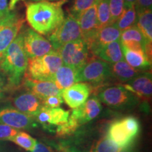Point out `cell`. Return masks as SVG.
Instances as JSON below:
<instances>
[{
    "label": "cell",
    "instance_id": "25",
    "mask_svg": "<svg viewBox=\"0 0 152 152\" xmlns=\"http://www.w3.org/2000/svg\"><path fill=\"white\" fill-rule=\"evenodd\" d=\"M136 20L137 13L134 6L130 8H124V10L118 20L112 25L119 30L123 31L135 26Z\"/></svg>",
    "mask_w": 152,
    "mask_h": 152
},
{
    "label": "cell",
    "instance_id": "7",
    "mask_svg": "<svg viewBox=\"0 0 152 152\" xmlns=\"http://www.w3.org/2000/svg\"><path fill=\"white\" fill-rule=\"evenodd\" d=\"M48 36V40L52 44L53 49L56 51L66 44L83 39L78 23L71 14L64 18L61 23Z\"/></svg>",
    "mask_w": 152,
    "mask_h": 152
},
{
    "label": "cell",
    "instance_id": "4",
    "mask_svg": "<svg viewBox=\"0 0 152 152\" xmlns=\"http://www.w3.org/2000/svg\"><path fill=\"white\" fill-rule=\"evenodd\" d=\"M140 132V123L134 116H126L110 124L106 136L118 147L123 148L131 145Z\"/></svg>",
    "mask_w": 152,
    "mask_h": 152
},
{
    "label": "cell",
    "instance_id": "20",
    "mask_svg": "<svg viewBox=\"0 0 152 152\" xmlns=\"http://www.w3.org/2000/svg\"><path fill=\"white\" fill-rule=\"evenodd\" d=\"M92 54L104 61L109 64H115L123 59L122 45L121 41L113 42L100 47L92 52Z\"/></svg>",
    "mask_w": 152,
    "mask_h": 152
},
{
    "label": "cell",
    "instance_id": "1",
    "mask_svg": "<svg viewBox=\"0 0 152 152\" xmlns=\"http://www.w3.org/2000/svg\"><path fill=\"white\" fill-rule=\"evenodd\" d=\"M66 1H41L29 2L26 7V20L33 30L49 35L64 19L62 5Z\"/></svg>",
    "mask_w": 152,
    "mask_h": 152
},
{
    "label": "cell",
    "instance_id": "38",
    "mask_svg": "<svg viewBox=\"0 0 152 152\" xmlns=\"http://www.w3.org/2000/svg\"><path fill=\"white\" fill-rule=\"evenodd\" d=\"M5 85H4V80L0 73V99L4 96V92Z\"/></svg>",
    "mask_w": 152,
    "mask_h": 152
},
{
    "label": "cell",
    "instance_id": "13",
    "mask_svg": "<svg viewBox=\"0 0 152 152\" xmlns=\"http://www.w3.org/2000/svg\"><path fill=\"white\" fill-rule=\"evenodd\" d=\"M35 119L31 115L22 113L18 110L5 108L0 109V123L9 125L15 129H30L35 125Z\"/></svg>",
    "mask_w": 152,
    "mask_h": 152
},
{
    "label": "cell",
    "instance_id": "29",
    "mask_svg": "<svg viewBox=\"0 0 152 152\" xmlns=\"http://www.w3.org/2000/svg\"><path fill=\"white\" fill-rule=\"evenodd\" d=\"M121 149L113 143L107 136L102 137L95 147L96 152H119Z\"/></svg>",
    "mask_w": 152,
    "mask_h": 152
},
{
    "label": "cell",
    "instance_id": "43",
    "mask_svg": "<svg viewBox=\"0 0 152 152\" xmlns=\"http://www.w3.org/2000/svg\"><path fill=\"white\" fill-rule=\"evenodd\" d=\"M89 152H96V151H95V150H91V151H90Z\"/></svg>",
    "mask_w": 152,
    "mask_h": 152
},
{
    "label": "cell",
    "instance_id": "2",
    "mask_svg": "<svg viewBox=\"0 0 152 152\" xmlns=\"http://www.w3.org/2000/svg\"><path fill=\"white\" fill-rule=\"evenodd\" d=\"M28 58L23 47V33L20 32L6 51L0 70L7 77L10 88L18 87L28 67Z\"/></svg>",
    "mask_w": 152,
    "mask_h": 152
},
{
    "label": "cell",
    "instance_id": "40",
    "mask_svg": "<svg viewBox=\"0 0 152 152\" xmlns=\"http://www.w3.org/2000/svg\"><path fill=\"white\" fill-rule=\"evenodd\" d=\"M20 1H23V0H10L9 1V8L10 11H13L16 7V4Z\"/></svg>",
    "mask_w": 152,
    "mask_h": 152
},
{
    "label": "cell",
    "instance_id": "15",
    "mask_svg": "<svg viewBox=\"0 0 152 152\" xmlns=\"http://www.w3.org/2000/svg\"><path fill=\"white\" fill-rule=\"evenodd\" d=\"M102 110V106L99 98L92 96L90 99H87L81 106L74 109L70 115L74 118L80 125L97 117Z\"/></svg>",
    "mask_w": 152,
    "mask_h": 152
},
{
    "label": "cell",
    "instance_id": "6",
    "mask_svg": "<svg viewBox=\"0 0 152 152\" xmlns=\"http://www.w3.org/2000/svg\"><path fill=\"white\" fill-rule=\"evenodd\" d=\"M111 79L109 64L95 56L89 58L86 64L77 71V83L87 82L99 87Z\"/></svg>",
    "mask_w": 152,
    "mask_h": 152
},
{
    "label": "cell",
    "instance_id": "8",
    "mask_svg": "<svg viewBox=\"0 0 152 152\" xmlns=\"http://www.w3.org/2000/svg\"><path fill=\"white\" fill-rule=\"evenodd\" d=\"M58 52L61 56L63 64L71 67L77 71L81 69L90 58V50L86 42L83 39L63 45Z\"/></svg>",
    "mask_w": 152,
    "mask_h": 152
},
{
    "label": "cell",
    "instance_id": "21",
    "mask_svg": "<svg viewBox=\"0 0 152 152\" xmlns=\"http://www.w3.org/2000/svg\"><path fill=\"white\" fill-rule=\"evenodd\" d=\"M112 79L121 83H128L141 73L140 70L132 68L125 61L124 58L115 64H109Z\"/></svg>",
    "mask_w": 152,
    "mask_h": 152
},
{
    "label": "cell",
    "instance_id": "5",
    "mask_svg": "<svg viewBox=\"0 0 152 152\" xmlns=\"http://www.w3.org/2000/svg\"><path fill=\"white\" fill-rule=\"evenodd\" d=\"M99 99L114 109H128L137 105L140 98L123 85L106 87L99 92Z\"/></svg>",
    "mask_w": 152,
    "mask_h": 152
},
{
    "label": "cell",
    "instance_id": "34",
    "mask_svg": "<svg viewBox=\"0 0 152 152\" xmlns=\"http://www.w3.org/2000/svg\"><path fill=\"white\" fill-rule=\"evenodd\" d=\"M151 7L152 0H137L134 5V9H135L137 14L151 9Z\"/></svg>",
    "mask_w": 152,
    "mask_h": 152
},
{
    "label": "cell",
    "instance_id": "3",
    "mask_svg": "<svg viewBox=\"0 0 152 152\" xmlns=\"http://www.w3.org/2000/svg\"><path fill=\"white\" fill-rule=\"evenodd\" d=\"M63 65L61 56L56 50H52L42 56L28 58L26 78L39 81L53 82L57 70Z\"/></svg>",
    "mask_w": 152,
    "mask_h": 152
},
{
    "label": "cell",
    "instance_id": "28",
    "mask_svg": "<svg viewBox=\"0 0 152 152\" xmlns=\"http://www.w3.org/2000/svg\"><path fill=\"white\" fill-rule=\"evenodd\" d=\"M79 126L78 122L74 118L69 115V118L66 123L56 126V134L58 136L70 135L75 132Z\"/></svg>",
    "mask_w": 152,
    "mask_h": 152
},
{
    "label": "cell",
    "instance_id": "35",
    "mask_svg": "<svg viewBox=\"0 0 152 152\" xmlns=\"http://www.w3.org/2000/svg\"><path fill=\"white\" fill-rule=\"evenodd\" d=\"M30 152H56V151L51 146L37 142L34 149Z\"/></svg>",
    "mask_w": 152,
    "mask_h": 152
},
{
    "label": "cell",
    "instance_id": "30",
    "mask_svg": "<svg viewBox=\"0 0 152 152\" xmlns=\"http://www.w3.org/2000/svg\"><path fill=\"white\" fill-rule=\"evenodd\" d=\"M96 0H74L71 10V15L77 19L80 15L94 4Z\"/></svg>",
    "mask_w": 152,
    "mask_h": 152
},
{
    "label": "cell",
    "instance_id": "33",
    "mask_svg": "<svg viewBox=\"0 0 152 152\" xmlns=\"http://www.w3.org/2000/svg\"><path fill=\"white\" fill-rule=\"evenodd\" d=\"M18 130L9 125L0 123V140H8L11 141V139L16 135Z\"/></svg>",
    "mask_w": 152,
    "mask_h": 152
},
{
    "label": "cell",
    "instance_id": "41",
    "mask_svg": "<svg viewBox=\"0 0 152 152\" xmlns=\"http://www.w3.org/2000/svg\"><path fill=\"white\" fill-rule=\"evenodd\" d=\"M29 2H35V1H63V0H28ZM67 1V0H65Z\"/></svg>",
    "mask_w": 152,
    "mask_h": 152
},
{
    "label": "cell",
    "instance_id": "17",
    "mask_svg": "<svg viewBox=\"0 0 152 152\" xmlns=\"http://www.w3.org/2000/svg\"><path fill=\"white\" fill-rule=\"evenodd\" d=\"M123 86L139 98L149 99L152 94L151 74L141 73Z\"/></svg>",
    "mask_w": 152,
    "mask_h": 152
},
{
    "label": "cell",
    "instance_id": "23",
    "mask_svg": "<svg viewBox=\"0 0 152 152\" xmlns=\"http://www.w3.org/2000/svg\"><path fill=\"white\" fill-rule=\"evenodd\" d=\"M53 83L60 90H65L77 83V71L63 64L55 73Z\"/></svg>",
    "mask_w": 152,
    "mask_h": 152
},
{
    "label": "cell",
    "instance_id": "24",
    "mask_svg": "<svg viewBox=\"0 0 152 152\" xmlns=\"http://www.w3.org/2000/svg\"><path fill=\"white\" fill-rule=\"evenodd\" d=\"M135 26L144 35L147 43L152 42V11L151 9L137 14Z\"/></svg>",
    "mask_w": 152,
    "mask_h": 152
},
{
    "label": "cell",
    "instance_id": "36",
    "mask_svg": "<svg viewBox=\"0 0 152 152\" xmlns=\"http://www.w3.org/2000/svg\"><path fill=\"white\" fill-rule=\"evenodd\" d=\"M10 12L8 0H0V18L5 16Z\"/></svg>",
    "mask_w": 152,
    "mask_h": 152
},
{
    "label": "cell",
    "instance_id": "26",
    "mask_svg": "<svg viewBox=\"0 0 152 152\" xmlns=\"http://www.w3.org/2000/svg\"><path fill=\"white\" fill-rule=\"evenodd\" d=\"M96 18L99 29L111 25L109 0H98L96 7Z\"/></svg>",
    "mask_w": 152,
    "mask_h": 152
},
{
    "label": "cell",
    "instance_id": "10",
    "mask_svg": "<svg viewBox=\"0 0 152 152\" xmlns=\"http://www.w3.org/2000/svg\"><path fill=\"white\" fill-rule=\"evenodd\" d=\"M23 33L24 50L28 58L42 56L54 50L50 42L34 30L28 28Z\"/></svg>",
    "mask_w": 152,
    "mask_h": 152
},
{
    "label": "cell",
    "instance_id": "37",
    "mask_svg": "<svg viewBox=\"0 0 152 152\" xmlns=\"http://www.w3.org/2000/svg\"><path fill=\"white\" fill-rule=\"evenodd\" d=\"M119 152H139V151L137 148L134 144H132L131 145L128 146V147L121 149Z\"/></svg>",
    "mask_w": 152,
    "mask_h": 152
},
{
    "label": "cell",
    "instance_id": "42",
    "mask_svg": "<svg viewBox=\"0 0 152 152\" xmlns=\"http://www.w3.org/2000/svg\"><path fill=\"white\" fill-rule=\"evenodd\" d=\"M64 152H80V151L74 149H66L64 150Z\"/></svg>",
    "mask_w": 152,
    "mask_h": 152
},
{
    "label": "cell",
    "instance_id": "16",
    "mask_svg": "<svg viewBox=\"0 0 152 152\" xmlns=\"http://www.w3.org/2000/svg\"><path fill=\"white\" fill-rule=\"evenodd\" d=\"M97 1L98 0H96L94 4L76 19L83 33V39L86 42L90 40L99 29L96 18Z\"/></svg>",
    "mask_w": 152,
    "mask_h": 152
},
{
    "label": "cell",
    "instance_id": "19",
    "mask_svg": "<svg viewBox=\"0 0 152 152\" xmlns=\"http://www.w3.org/2000/svg\"><path fill=\"white\" fill-rule=\"evenodd\" d=\"M13 103L19 111L33 117L42 106V101L30 92L18 95L14 98Z\"/></svg>",
    "mask_w": 152,
    "mask_h": 152
},
{
    "label": "cell",
    "instance_id": "9",
    "mask_svg": "<svg viewBox=\"0 0 152 152\" xmlns=\"http://www.w3.org/2000/svg\"><path fill=\"white\" fill-rule=\"evenodd\" d=\"M25 19L14 11L0 18V62L7 49L23 27Z\"/></svg>",
    "mask_w": 152,
    "mask_h": 152
},
{
    "label": "cell",
    "instance_id": "32",
    "mask_svg": "<svg viewBox=\"0 0 152 152\" xmlns=\"http://www.w3.org/2000/svg\"><path fill=\"white\" fill-rule=\"evenodd\" d=\"M63 103H64V99H63L61 94L49 96L42 101V106L45 107L49 108V109L59 108Z\"/></svg>",
    "mask_w": 152,
    "mask_h": 152
},
{
    "label": "cell",
    "instance_id": "27",
    "mask_svg": "<svg viewBox=\"0 0 152 152\" xmlns=\"http://www.w3.org/2000/svg\"><path fill=\"white\" fill-rule=\"evenodd\" d=\"M11 141L14 142L23 149L29 151H31L34 149L37 142L35 139L32 137L28 133L20 132V131H18L16 135L11 139Z\"/></svg>",
    "mask_w": 152,
    "mask_h": 152
},
{
    "label": "cell",
    "instance_id": "39",
    "mask_svg": "<svg viewBox=\"0 0 152 152\" xmlns=\"http://www.w3.org/2000/svg\"><path fill=\"white\" fill-rule=\"evenodd\" d=\"M137 0H123L124 4V8H130V7H134L135 5Z\"/></svg>",
    "mask_w": 152,
    "mask_h": 152
},
{
    "label": "cell",
    "instance_id": "31",
    "mask_svg": "<svg viewBox=\"0 0 152 152\" xmlns=\"http://www.w3.org/2000/svg\"><path fill=\"white\" fill-rule=\"evenodd\" d=\"M110 14H111V25L113 24L124 10L123 0H109Z\"/></svg>",
    "mask_w": 152,
    "mask_h": 152
},
{
    "label": "cell",
    "instance_id": "14",
    "mask_svg": "<svg viewBox=\"0 0 152 152\" xmlns=\"http://www.w3.org/2000/svg\"><path fill=\"white\" fill-rule=\"evenodd\" d=\"M121 34V30H119L113 25L99 28L90 40L86 42L89 50L92 53L96 49L104 45L113 42L120 40Z\"/></svg>",
    "mask_w": 152,
    "mask_h": 152
},
{
    "label": "cell",
    "instance_id": "12",
    "mask_svg": "<svg viewBox=\"0 0 152 152\" xmlns=\"http://www.w3.org/2000/svg\"><path fill=\"white\" fill-rule=\"evenodd\" d=\"M91 92L90 85L85 83H77L62 90L61 96L66 104L71 109H77L85 103Z\"/></svg>",
    "mask_w": 152,
    "mask_h": 152
},
{
    "label": "cell",
    "instance_id": "22",
    "mask_svg": "<svg viewBox=\"0 0 152 152\" xmlns=\"http://www.w3.org/2000/svg\"><path fill=\"white\" fill-rule=\"evenodd\" d=\"M122 49L125 61L132 68L138 70L151 68V61L148 58L144 50L129 49L123 46Z\"/></svg>",
    "mask_w": 152,
    "mask_h": 152
},
{
    "label": "cell",
    "instance_id": "11",
    "mask_svg": "<svg viewBox=\"0 0 152 152\" xmlns=\"http://www.w3.org/2000/svg\"><path fill=\"white\" fill-rule=\"evenodd\" d=\"M70 112L61 108H49L42 106L39 111L33 116L37 123L41 124L44 128L49 129L53 126H58L68 121Z\"/></svg>",
    "mask_w": 152,
    "mask_h": 152
},
{
    "label": "cell",
    "instance_id": "18",
    "mask_svg": "<svg viewBox=\"0 0 152 152\" xmlns=\"http://www.w3.org/2000/svg\"><path fill=\"white\" fill-rule=\"evenodd\" d=\"M24 85L30 92L35 94L41 101L49 96L61 94L62 91L56 87L54 83L51 81H39L26 78Z\"/></svg>",
    "mask_w": 152,
    "mask_h": 152
}]
</instances>
